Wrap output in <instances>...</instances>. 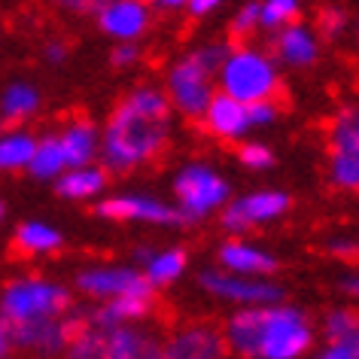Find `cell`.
Returning <instances> with one entry per match:
<instances>
[{"label": "cell", "mask_w": 359, "mask_h": 359, "mask_svg": "<svg viewBox=\"0 0 359 359\" xmlns=\"http://www.w3.org/2000/svg\"><path fill=\"white\" fill-rule=\"evenodd\" d=\"M195 52V58L201 61L204 67L210 70V74H219V67H222V61H226V55L231 52V43H222V40H213V43H204V46L198 49H192Z\"/></svg>", "instance_id": "836d02e7"}, {"label": "cell", "mask_w": 359, "mask_h": 359, "mask_svg": "<svg viewBox=\"0 0 359 359\" xmlns=\"http://www.w3.org/2000/svg\"><path fill=\"white\" fill-rule=\"evenodd\" d=\"M186 268H189V253L183 247H161L143 265V277L152 283V290H168L186 274Z\"/></svg>", "instance_id": "cb8c5ba5"}, {"label": "cell", "mask_w": 359, "mask_h": 359, "mask_svg": "<svg viewBox=\"0 0 359 359\" xmlns=\"http://www.w3.org/2000/svg\"><path fill=\"white\" fill-rule=\"evenodd\" d=\"M353 28H356V37H359V19H356V25H353Z\"/></svg>", "instance_id": "7dc6e473"}, {"label": "cell", "mask_w": 359, "mask_h": 359, "mask_svg": "<svg viewBox=\"0 0 359 359\" xmlns=\"http://www.w3.org/2000/svg\"><path fill=\"white\" fill-rule=\"evenodd\" d=\"M67 170V161H65V149H61V140L58 134H46V137H37V147H34V156H31V165H28V174L34 180H43V183H55V180Z\"/></svg>", "instance_id": "484cf974"}, {"label": "cell", "mask_w": 359, "mask_h": 359, "mask_svg": "<svg viewBox=\"0 0 359 359\" xmlns=\"http://www.w3.org/2000/svg\"><path fill=\"white\" fill-rule=\"evenodd\" d=\"M156 295H122V299H110V302H95V308H83L86 311V323L95 329H101L104 335L128 323H143L152 313Z\"/></svg>", "instance_id": "e0dca14e"}, {"label": "cell", "mask_w": 359, "mask_h": 359, "mask_svg": "<svg viewBox=\"0 0 359 359\" xmlns=\"http://www.w3.org/2000/svg\"><path fill=\"white\" fill-rule=\"evenodd\" d=\"M37 137L28 128H0V174L28 170Z\"/></svg>", "instance_id": "d4e9b609"}, {"label": "cell", "mask_w": 359, "mask_h": 359, "mask_svg": "<svg viewBox=\"0 0 359 359\" xmlns=\"http://www.w3.org/2000/svg\"><path fill=\"white\" fill-rule=\"evenodd\" d=\"M329 180L341 192L359 195V104H347L329 119Z\"/></svg>", "instance_id": "8992f818"}, {"label": "cell", "mask_w": 359, "mask_h": 359, "mask_svg": "<svg viewBox=\"0 0 359 359\" xmlns=\"http://www.w3.org/2000/svg\"><path fill=\"white\" fill-rule=\"evenodd\" d=\"M217 262L226 271L247 274V277H274L280 271V259L271 250L256 247L247 238H226L217 250Z\"/></svg>", "instance_id": "2e32d148"}, {"label": "cell", "mask_w": 359, "mask_h": 359, "mask_svg": "<svg viewBox=\"0 0 359 359\" xmlns=\"http://www.w3.org/2000/svg\"><path fill=\"white\" fill-rule=\"evenodd\" d=\"M152 253H156V247H149V244H140L137 250H134V265H137V268H143V265L149 262V256H152Z\"/></svg>", "instance_id": "ee69618b"}, {"label": "cell", "mask_w": 359, "mask_h": 359, "mask_svg": "<svg viewBox=\"0 0 359 359\" xmlns=\"http://www.w3.org/2000/svg\"><path fill=\"white\" fill-rule=\"evenodd\" d=\"M311 347H313V326L308 313L286 302L265 304L256 359H302Z\"/></svg>", "instance_id": "5b68a950"}, {"label": "cell", "mask_w": 359, "mask_h": 359, "mask_svg": "<svg viewBox=\"0 0 359 359\" xmlns=\"http://www.w3.org/2000/svg\"><path fill=\"white\" fill-rule=\"evenodd\" d=\"M353 359H359V344H356V347H353Z\"/></svg>", "instance_id": "bcb514c9"}, {"label": "cell", "mask_w": 359, "mask_h": 359, "mask_svg": "<svg viewBox=\"0 0 359 359\" xmlns=\"http://www.w3.org/2000/svg\"><path fill=\"white\" fill-rule=\"evenodd\" d=\"M143 58V49L137 46V43H116V46L110 49V65L116 70H128V67H137Z\"/></svg>", "instance_id": "e575fe53"}, {"label": "cell", "mask_w": 359, "mask_h": 359, "mask_svg": "<svg viewBox=\"0 0 359 359\" xmlns=\"http://www.w3.org/2000/svg\"><path fill=\"white\" fill-rule=\"evenodd\" d=\"M104 347H107L104 332L88 326V323H83V326L70 335L61 359H104Z\"/></svg>", "instance_id": "83f0119b"}, {"label": "cell", "mask_w": 359, "mask_h": 359, "mask_svg": "<svg viewBox=\"0 0 359 359\" xmlns=\"http://www.w3.org/2000/svg\"><path fill=\"white\" fill-rule=\"evenodd\" d=\"M238 161L247 170H268V168H274V149L262 140H247L238 149Z\"/></svg>", "instance_id": "1f68e13d"}, {"label": "cell", "mask_w": 359, "mask_h": 359, "mask_svg": "<svg viewBox=\"0 0 359 359\" xmlns=\"http://www.w3.org/2000/svg\"><path fill=\"white\" fill-rule=\"evenodd\" d=\"M107 183H110V170L101 161H92L83 168H67L55 180V195L65 201H97L107 192Z\"/></svg>", "instance_id": "44dd1931"}, {"label": "cell", "mask_w": 359, "mask_h": 359, "mask_svg": "<svg viewBox=\"0 0 359 359\" xmlns=\"http://www.w3.org/2000/svg\"><path fill=\"white\" fill-rule=\"evenodd\" d=\"M95 22L113 43H137L152 28V6L149 0H104Z\"/></svg>", "instance_id": "4fadbf2b"}, {"label": "cell", "mask_w": 359, "mask_h": 359, "mask_svg": "<svg viewBox=\"0 0 359 359\" xmlns=\"http://www.w3.org/2000/svg\"><path fill=\"white\" fill-rule=\"evenodd\" d=\"M58 140H61V149H65V161L67 168H83V165H92L101 156V128L86 119V116H76L70 119L65 128L58 131Z\"/></svg>", "instance_id": "ffe728a7"}, {"label": "cell", "mask_w": 359, "mask_h": 359, "mask_svg": "<svg viewBox=\"0 0 359 359\" xmlns=\"http://www.w3.org/2000/svg\"><path fill=\"white\" fill-rule=\"evenodd\" d=\"M204 131L219 140H244L250 134V119H247V104L235 101V97L217 92L210 97L208 110L201 113Z\"/></svg>", "instance_id": "ac0fdd59"}, {"label": "cell", "mask_w": 359, "mask_h": 359, "mask_svg": "<svg viewBox=\"0 0 359 359\" xmlns=\"http://www.w3.org/2000/svg\"><path fill=\"white\" fill-rule=\"evenodd\" d=\"M222 4H226V0H189V4H186V13H189L192 19H204V15L217 13Z\"/></svg>", "instance_id": "f35d334b"}, {"label": "cell", "mask_w": 359, "mask_h": 359, "mask_svg": "<svg viewBox=\"0 0 359 359\" xmlns=\"http://www.w3.org/2000/svg\"><path fill=\"white\" fill-rule=\"evenodd\" d=\"M86 323V311L83 308H70L61 317H49V320H34V323H19L10 326V338L13 347L31 350L40 359H55L65 353L70 335Z\"/></svg>", "instance_id": "7c38bea8"}, {"label": "cell", "mask_w": 359, "mask_h": 359, "mask_svg": "<svg viewBox=\"0 0 359 359\" xmlns=\"http://www.w3.org/2000/svg\"><path fill=\"white\" fill-rule=\"evenodd\" d=\"M326 250L335 259H344V262H353V259L359 256V244L353 238H332L329 244H326Z\"/></svg>", "instance_id": "8d00e7d4"}, {"label": "cell", "mask_w": 359, "mask_h": 359, "mask_svg": "<svg viewBox=\"0 0 359 359\" xmlns=\"http://www.w3.org/2000/svg\"><path fill=\"white\" fill-rule=\"evenodd\" d=\"M347 28H350V19L341 6H326V10H320V15H317V37L320 40L335 43L338 37H344Z\"/></svg>", "instance_id": "f546056e"}, {"label": "cell", "mask_w": 359, "mask_h": 359, "mask_svg": "<svg viewBox=\"0 0 359 359\" xmlns=\"http://www.w3.org/2000/svg\"><path fill=\"white\" fill-rule=\"evenodd\" d=\"M290 210V195L280 189H253L238 198H229V204L219 210V226L229 238H244L247 231L262 229L268 222H277Z\"/></svg>", "instance_id": "30bf717a"}, {"label": "cell", "mask_w": 359, "mask_h": 359, "mask_svg": "<svg viewBox=\"0 0 359 359\" xmlns=\"http://www.w3.org/2000/svg\"><path fill=\"white\" fill-rule=\"evenodd\" d=\"M302 0H259V31H280L283 25L299 22Z\"/></svg>", "instance_id": "f1b7e54d"}, {"label": "cell", "mask_w": 359, "mask_h": 359, "mask_svg": "<svg viewBox=\"0 0 359 359\" xmlns=\"http://www.w3.org/2000/svg\"><path fill=\"white\" fill-rule=\"evenodd\" d=\"M165 95L174 113L186 116V119H201V113L208 110L210 97L217 95V74H210L208 67L195 58V52H186L183 58H177L165 74Z\"/></svg>", "instance_id": "52a82bcc"}, {"label": "cell", "mask_w": 359, "mask_h": 359, "mask_svg": "<svg viewBox=\"0 0 359 359\" xmlns=\"http://www.w3.org/2000/svg\"><path fill=\"white\" fill-rule=\"evenodd\" d=\"M170 128H174V107H170L165 88H131L107 116L101 128V156H97V161L113 174L149 165L168 147Z\"/></svg>", "instance_id": "6da1fadb"}, {"label": "cell", "mask_w": 359, "mask_h": 359, "mask_svg": "<svg viewBox=\"0 0 359 359\" xmlns=\"http://www.w3.org/2000/svg\"><path fill=\"white\" fill-rule=\"evenodd\" d=\"M104 0H55L58 10H65L70 15H95L101 10Z\"/></svg>", "instance_id": "74e56055"}, {"label": "cell", "mask_w": 359, "mask_h": 359, "mask_svg": "<svg viewBox=\"0 0 359 359\" xmlns=\"http://www.w3.org/2000/svg\"><path fill=\"white\" fill-rule=\"evenodd\" d=\"M189 0H149L152 10H161V13H177V10H186Z\"/></svg>", "instance_id": "b9f144b4"}, {"label": "cell", "mask_w": 359, "mask_h": 359, "mask_svg": "<svg viewBox=\"0 0 359 359\" xmlns=\"http://www.w3.org/2000/svg\"><path fill=\"white\" fill-rule=\"evenodd\" d=\"M259 31V0H247L244 6H238L235 15L229 22V34L235 40H247Z\"/></svg>", "instance_id": "4dcf8cb0"}, {"label": "cell", "mask_w": 359, "mask_h": 359, "mask_svg": "<svg viewBox=\"0 0 359 359\" xmlns=\"http://www.w3.org/2000/svg\"><path fill=\"white\" fill-rule=\"evenodd\" d=\"M43 107V92L28 79H15L0 92V122L4 125H22L34 119Z\"/></svg>", "instance_id": "7402d4cb"}, {"label": "cell", "mask_w": 359, "mask_h": 359, "mask_svg": "<svg viewBox=\"0 0 359 359\" xmlns=\"http://www.w3.org/2000/svg\"><path fill=\"white\" fill-rule=\"evenodd\" d=\"M271 58L283 67L304 70L320 61V37L302 22H290L280 31H274L271 40Z\"/></svg>", "instance_id": "9a60e30c"}, {"label": "cell", "mask_w": 359, "mask_h": 359, "mask_svg": "<svg viewBox=\"0 0 359 359\" xmlns=\"http://www.w3.org/2000/svg\"><path fill=\"white\" fill-rule=\"evenodd\" d=\"M320 332L329 344H359V313L353 308H329L323 313Z\"/></svg>", "instance_id": "4316f807"}, {"label": "cell", "mask_w": 359, "mask_h": 359, "mask_svg": "<svg viewBox=\"0 0 359 359\" xmlns=\"http://www.w3.org/2000/svg\"><path fill=\"white\" fill-rule=\"evenodd\" d=\"M95 213L107 222H143V226H158V229L189 226L177 204L161 201L158 195H152V192L101 195V198L95 201Z\"/></svg>", "instance_id": "ba28073f"}, {"label": "cell", "mask_w": 359, "mask_h": 359, "mask_svg": "<svg viewBox=\"0 0 359 359\" xmlns=\"http://www.w3.org/2000/svg\"><path fill=\"white\" fill-rule=\"evenodd\" d=\"M67 58H70V43L67 40H46V46H43V61L52 67H61V65H67Z\"/></svg>", "instance_id": "d590c367"}, {"label": "cell", "mask_w": 359, "mask_h": 359, "mask_svg": "<svg viewBox=\"0 0 359 359\" xmlns=\"http://www.w3.org/2000/svg\"><path fill=\"white\" fill-rule=\"evenodd\" d=\"M4 217H6V208H4V201H0V226H4Z\"/></svg>", "instance_id": "f6af8a7d"}, {"label": "cell", "mask_w": 359, "mask_h": 359, "mask_svg": "<svg viewBox=\"0 0 359 359\" xmlns=\"http://www.w3.org/2000/svg\"><path fill=\"white\" fill-rule=\"evenodd\" d=\"M104 359H161V338L143 323L107 332Z\"/></svg>", "instance_id": "d6986e66"}, {"label": "cell", "mask_w": 359, "mask_h": 359, "mask_svg": "<svg viewBox=\"0 0 359 359\" xmlns=\"http://www.w3.org/2000/svg\"><path fill=\"white\" fill-rule=\"evenodd\" d=\"M70 308H74L70 286L52 280V277L22 274L13 277L10 283H4V290H0V320L6 326L61 317Z\"/></svg>", "instance_id": "7a4b0ae2"}, {"label": "cell", "mask_w": 359, "mask_h": 359, "mask_svg": "<svg viewBox=\"0 0 359 359\" xmlns=\"http://www.w3.org/2000/svg\"><path fill=\"white\" fill-rule=\"evenodd\" d=\"M338 292L347 295V299L359 302V271H344L338 277Z\"/></svg>", "instance_id": "ab89813d"}, {"label": "cell", "mask_w": 359, "mask_h": 359, "mask_svg": "<svg viewBox=\"0 0 359 359\" xmlns=\"http://www.w3.org/2000/svg\"><path fill=\"white\" fill-rule=\"evenodd\" d=\"M231 359H253V356H231Z\"/></svg>", "instance_id": "c3c4849f"}, {"label": "cell", "mask_w": 359, "mask_h": 359, "mask_svg": "<svg viewBox=\"0 0 359 359\" xmlns=\"http://www.w3.org/2000/svg\"><path fill=\"white\" fill-rule=\"evenodd\" d=\"M74 290L88 302H110L122 295H156L137 265H86L74 277Z\"/></svg>", "instance_id": "8fae6325"}, {"label": "cell", "mask_w": 359, "mask_h": 359, "mask_svg": "<svg viewBox=\"0 0 359 359\" xmlns=\"http://www.w3.org/2000/svg\"><path fill=\"white\" fill-rule=\"evenodd\" d=\"M222 329L210 323H189L161 338V359H229Z\"/></svg>", "instance_id": "5bb4252c"}, {"label": "cell", "mask_w": 359, "mask_h": 359, "mask_svg": "<svg viewBox=\"0 0 359 359\" xmlns=\"http://www.w3.org/2000/svg\"><path fill=\"white\" fill-rule=\"evenodd\" d=\"M198 286L210 299H219L235 308H259V304L283 302V286L274 277H247L226 268H204L198 271Z\"/></svg>", "instance_id": "9c48e42d"}, {"label": "cell", "mask_w": 359, "mask_h": 359, "mask_svg": "<svg viewBox=\"0 0 359 359\" xmlns=\"http://www.w3.org/2000/svg\"><path fill=\"white\" fill-rule=\"evenodd\" d=\"M13 350V338H10V326L0 320V359H6Z\"/></svg>", "instance_id": "7bdbcfd3"}, {"label": "cell", "mask_w": 359, "mask_h": 359, "mask_svg": "<svg viewBox=\"0 0 359 359\" xmlns=\"http://www.w3.org/2000/svg\"><path fill=\"white\" fill-rule=\"evenodd\" d=\"M247 119H250V131L271 128V125L280 119V107H277L274 97H268V101H253V104H247Z\"/></svg>", "instance_id": "d6a6232c"}, {"label": "cell", "mask_w": 359, "mask_h": 359, "mask_svg": "<svg viewBox=\"0 0 359 359\" xmlns=\"http://www.w3.org/2000/svg\"><path fill=\"white\" fill-rule=\"evenodd\" d=\"M313 359H353V347L350 344H326Z\"/></svg>", "instance_id": "60d3db41"}, {"label": "cell", "mask_w": 359, "mask_h": 359, "mask_svg": "<svg viewBox=\"0 0 359 359\" xmlns=\"http://www.w3.org/2000/svg\"><path fill=\"white\" fill-rule=\"evenodd\" d=\"M13 244L25 256H49L65 247V235H61V229H55L52 222L25 219L13 231Z\"/></svg>", "instance_id": "603a6c76"}, {"label": "cell", "mask_w": 359, "mask_h": 359, "mask_svg": "<svg viewBox=\"0 0 359 359\" xmlns=\"http://www.w3.org/2000/svg\"><path fill=\"white\" fill-rule=\"evenodd\" d=\"M217 88L241 104L268 101L280 92V70L271 52L256 46H231L217 74Z\"/></svg>", "instance_id": "3957f363"}, {"label": "cell", "mask_w": 359, "mask_h": 359, "mask_svg": "<svg viewBox=\"0 0 359 359\" xmlns=\"http://www.w3.org/2000/svg\"><path fill=\"white\" fill-rule=\"evenodd\" d=\"M174 204L180 208V213L186 217V222H201L208 219L210 213H219L231 198V186L229 180L219 174L208 161H189L174 174Z\"/></svg>", "instance_id": "277c9868"}]
</instances>
